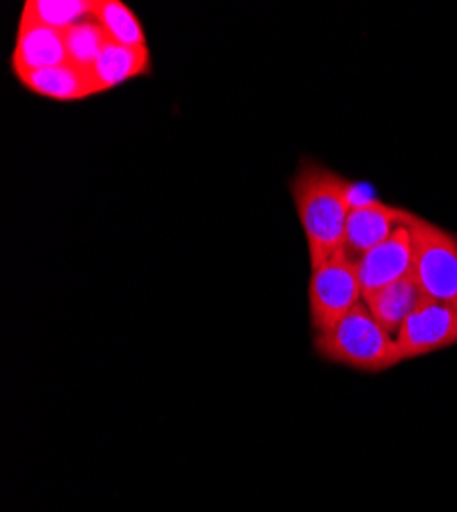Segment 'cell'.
Here are the masks:
<instances>
[{"label":"cell","instance_id":"obj_1","mask_svg":"<svg viewBox=\"0 0 457 512\" xmlns=\"http://www.w3.org/2000/svg\"><path fill=\"white\" fill-rule=\"evenodd\" d=\"M298 218L308 242L312 269L343 248L349 213L353 209V183L335 170L304 158L289 183Z\"/></svg>","mask_w":457,"mask_h":512},{"label":"cell","instance_id":"obj_2","mask_svg":"<svg viewBox=\"0 0 457 512\" xmlns=\"http://www.w3.org/2000/svg\"><path fill=\"white\" fill-rule=\"evenodd\" d=\"M314 351L332 365L361 373H384L404 363L396 338L371 316L365 302L357 304L339 324L316 332Z\"/></svg>","mask_w":457,"mask_h":512},{"label":"cell","instance_id":"obj_3","mask_svg":"<svg viewBox=\"0 0 457 512\" xmlns=\"http://www.w3.org/2000/svg\"><path fill=\"white\" fill-rule=\"evenodd\" d=\"M414 269L429 300L457 306V234L421 218L412 220Z\"/></svg>","mask_w":457,"mask_h":512},{"label":"cell","instance_id":"obj_4","mask_svg":"<svg viewBox=\"0 0 457 512\" xmlns=\"http://www.w3.org/2000/svg\"><path fill=\"white\" fill-rule=\"evenodd\" d=\"M361 302L363 289L357 263L343 250L312 269L308 308L314 334L339 324Z\"/></svg>","mask_w":457,"mask_h":512},{"label":"cell","instance_id":"obj_5","mask_svg":"<svg viewBox=\"0 0 457 512\" xmlns=\"http://www.w3.org/2000/svg\"><path fill=\"white\" fill-rule=\"evenodd\" d=\"M402 361L421 359L457 345V306L427 300L396 334Z\"/></svg>","mask_w":457,"mask_h":512},{"label":"cell","instance_id":"obj_6","mask_svg":"<svg viewBox=\"0 0 457 512\" xmlns=\"http://www.w3.org/2000/svg\"><path fill=\"white\" fill-rule=\"evenodd\" d=\"M412 218V211L398 205H388L382 201L355 203L349 213L341 250L357 263L363 254L388 240Z\"/></svg>","mask_w":457,"mask_h":512},{"label":"cell","instance_id":"obj_7","mask_svg":"<svg viewBox=\"0 0 457 512\" xmlns=\"http://www.w3.org/2000/svg\"><path fill=\"white\" fill-rule=\"evenodd\" d=\"M414 216H417V213H414ZM412 220L406 226L398 228L388 240H384L376 248H371L357 261V273H359L363 297L412 275V269H414Z\"/></svg>","mask_w":457,"mask_h":512},{"label":"cell","instance_id":"obj_8","mask_svg":"<svg viewBox=\"0 0 457 512\" xmlns=\"http://www.w3.org/2000/svg\"><path fill=\"white\" fill-rule=\"evenodd\" d=\"M15 78L23 87L44 99L58 101V103H78L87 101L101 93L99 84L93 76V70L80 68L74 64H64L46 70H29L19 72Z\"/></svg>","mask_w":457,"mask_h":512},{"label":"cell","instance_id":"obj_9","mask_svg":"<svg viewBox=\"0 0 457 512\" xmlns=\"http://www.w3.org/2000/svg\"><path fill=\"white\" fill-rule=\"evenodd\" d=\"M64 31L19 21L15 48L11 54L13 74L29 70H46L68 64Z\"/></svg>","mask_w":457,"mask_h":512},{"label":"cell","instance_id":"obj_10","mask_svg":"<svg viewBox=\"0 0 457 512\" xmlns=\"http://www.w3.org/2000/svg\"><path fill=\"white\" fill-rule=\"evenodd\" d=\"M429 297L419 285L417 277L408 275L392 285H386L363 297V302L371 316L376 318L382 328L396 338L402 324L417 312Z\"/></svg>","mask_w":457,"mask_h":512},{"label":"cell","instance_id":"obj_11","mask_svg":"<svg viewBox=\"0 0 457 512\" xmlns=\"http://www.w3.org/2000/svg\"><path fill=\"white\" fill-rule=\"evenodd\" d=\"M150 72L152 56L148 46L132 48L115 44V41H107V46L103 48L101 56L93 66V76L99 84L101 93L113 91L134 78L148 76Z\"/></svg>","mask_w":457,"mask_h":512},{"label":"cell","instance_id":"obj_12","mask_svg":"<svg viewBox=\"0 0 457 512\" xmlns=\"http://www.w3.org/2000/svg\"><path fill=\"white\" fill-rule=\"evenodd\" d=\"M91 17L103 27L109 41L132 48L148 46L142 21L132 7L121 3V0H95Z\"/></svg>","mask_w":457,"mask_h":512},{"label":"cell","instance_id":"obj_13","mask_svg":"<svg viewBox=\"0 0 457 512\" xmlns=\"http://www.w3.org/2000/svg\"><path fill=\"white\" fill-rule=\"evenodd\" d=\"M95 0H27L19 21L66 31L93 15Z\"/></svg>","mask_w":457,"mask_h":512},{"label":"cell","instance_id":"obj_14","mask_svg":"<svg viewBox=\"0 0 457 512\" xmlns=\"http://www.w3.org/2000/svg\"><path fill=\"white\" fill-rule=\"evenodd\" d=\"M64 39H66V50H68L70 64L87 68V70H93L97 58L101 56L103 48L107 46V41H109L107 33L103 31V27L93 17L66 29Z\"/></svg>","mask_w":457,"mask_h":512}]
</instances>
